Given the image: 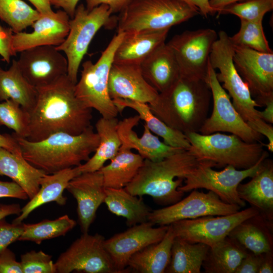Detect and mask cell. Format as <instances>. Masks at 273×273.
Masks as SVG:
<instances>
[{
	"instance_id": "6da1fadb",
	"label": "cell",
	"mask_w": 273,
	"mask_h": 273,
	"mask_svg": "<svg viewBox=\"0 0 273 273\" xmlns=\"http://www.w3.org/2000/svg\"><path fill=\"white\" fill-rule=\"evenodd\" d=\"M75 85L66 74L36 88L35 103L28 112L27 140L39 141L58 132L78 135L92 126V109L77 98Z\"/></svg>"
},
{
	"instance_id": "7a4b0ae2",
	"label": "cell",
	"mask_w": 273,
	"mask_h": 273,
	"mask_svg": "<svg viewBox=\"0 0 273 273\" xmlns=\"http://www.w3.org/2000/svg\"><path fill=\"white\" fill-rule=\"evenodd\" d=\"M211 98L207 82L180 76L148 105L152 113L166 125L186 134L199 132L208 117Z\"/></svg>"
},
{
	"instance_id": "3957f363",
	"label": "cell",
	"mask_w": 273,
	"mask_h": 273,
	"mask_svg": "<svg viewBox=\"0 0 273 273\" xmlns=\"http://www.w3.org/2000/svg\"><path fill=\"white\" fill-rule=\"evenodd\" d=\"M12 135L23 157L46 174L79 166L89 159L99 143V136L92 126L78 135L58 132L36 142Z\"/></svg>"
},
{
	"instance_id": "277c9868",
	"label": "cell",
	"mask_w": 273,
	"mask_h": 273,
	"mask_svg": "<svg viewBox=\"0 0 273 273\" xmlns=\"http://www.w3.org/2000/svg\"><path fill=\"white\" fill-rule=\"evenodd\" d=\"M201 162L188 149L159 161L144 159L134 178L124 188L135 196H150L159 204L171 205L182 199L185 193L178 188Z\"/></svg>"
},
{
	"instance_id": "5b68a950",
	"label": "cell",
	"mask_w": 273,
	"mask_h": 273,
	"mask_svg": "<svg viewBox=\"0 0 273 273\" xmlns=\"http://www.w3.org/2000/svg\"><path fill=\"white\" fill-rule=\"evenodd\" d=\"M185 134L190 144L189 151L199 160L211 161L217 166L247 169L253 166L265 151L262 142H247L233 134L190 132Z\"/></svg>"
},
{
	"instance_id": "8992f818",
	"label": "cell",
	"mask_w": 273,
	"mask_h": 273,
	"mask_svg": "<svg viewBox=\"0 0 273 273\" xmlns=\"http://www.w3.org/2000/svg\"><path fill=\"white\" fill-rule=\"evenodd\" d=\"M119 13L117 33L170 29L200 14L181 0H133Z\"/></svg>"
},
{
	"instance_id": "52a82bcc",
	"label": "cell",
	"mask_w": 273,
	"mask_h": 273,
	"mask_svg": "<svg viewBox=\"0 0 273 273\" xmlns=\"http://www.w3.org/2000/svg\"><path fill=\"white\" fill-rule=\"evenodd\" d=\"M108 6L99 5L88 10L82 4L77 6L69 21L68 34L63 42L56 47L65 55L68 62L67 75L76 84L80 65L89 44L103 27L116 26L117 18L112 16Z\"/></svg>"
},
{
	"instance_id": "ba28073f",
	"label": "cell",
	"mask_w": 273,
	"mask_h": 273,
	"mask_svg": "<svg viewBox=\"0 0 273 273\" xmlns=\"http://www.w3.org/2000/svg\"><path fill=\"white\" fill-rule=\"evenodd\" d=\"M234 47L230 36L224 31L218 34L209 55V61L212 67L219 73L216 77L222 87L226 89L236 110L253 128L262 120L256 107H261L252 97L247 84L238 73L234 63Z\"/></svg>"
},
{
	"instance_id": "9c48e42d",
	"label": "cell",
	"mask_w": 273,
	"mask_h": 273,
	"mask_svg": "<svg viewBox=\"0 0 273 273\" xmlns=\"http://www.w3.org/2000/svg\"><path fill=\"white\" fill-rule=\"evenodd\" d=\"M123 35L117 33L95 63L88 60L82 64L80 77L75 85L77 98L106 118L117 117L119 113L109 94L108 80L115 51Z\"/></svg>"
},
{
	"instance_id": "30bf717a",
	"label": "cell",
	"mask_w": 273,
	"mask_h": 273,
	"mask_svg": "<svg viewBox=\"0 0 273 273\" xmlns=\"http://www.w3.org/2000/svg\"><path fill=\"white\" fill-rule=\"evenodd\" d=\"M268 156V153L264 151L253 166L244 169L228 165L223 170L216 171L212 168L217 166L215 163L201 161L195 170L187 176L184 185L178 189L186 193L205 189L214 193L226 203L244 207L246 203L239 197L238 187L243 180L252 177L262 168Z\"/></svg>"
},
{
	"instance_id": "8fae6325",
	"label": "cell",
	"mask_w": 273,
	"mask_h": 273,
	"mask_svg": "<svg viewBox=\"0 0 273 273\" xmlns=\"http://www.w3.org/2000/svg\"><path fill=\"white\" fill-rule=\"evenodd\" d=\"M207 82L211 92L213 108L211 115L205 120L199 132L203 134L229 132L247 142H261L262 135L250 127L236 110L209 61Z\"/></svg>"
},
{
	"instance_id": "7c38bea8",
	"label": "cell",
	"mask_w": 273,
	"mask_h": 273,
	"mask_svg": "<svg viewBox=\"0 0 273 273\" xmlns=\"http://www.w3.org/2000/svg\"><path fill=\"white\" fill-rule=\"evenodd\" d=\"M217 36L210 28L186 30L166 43L177 61L180 76L207 82L209 55Z\"/></svg>"
},
{
	"instance_id": "4fadbf2b",
	"label": "cell",
	"mask_w": 273,
	"mask_h": 273,
	"mask_svg": "<svg viewBox=\"0 0 273 273\" xmlns=\"http://www.w3.org/2000/svg\"><path fill=\"white\" fill-rule=\"evenodd\" d=\"M101 234L83 233L55 262L56 272L118 273L104 246Z\"/></svg>"
},
{
	"instance_id": "5bb4252c",
	"label": "cell",
	"mask_w": 273,
	"mask_h": 273,
	"mask_svg": "<svg viewBox=\"0 0 273 273\" xmlns=\"http://www.w3.org/2000/svg\"><path fill=\"white\" fill-rule=\"evenodd\" d=\"M241 208L224 202L212 191L204 193L195 189L187 197L174 204L151 211L148 220L154 225H168L183 219L229 215Z\"/></svg>"
},
{
	"instance_id": "9a60e30c",
	"label": "cell",
	"mask_w": 273,
	"mask_h": 273,
	"mask_svg": "<svg viewBox=\"0 0 273 273\" xmlns=\"http://www.w3.org/2000/svg\"><path fill=\"white\" fill-rule=\"evenodd\" d=\"M258 213L251 206L229 215L183 219L170 225L175 237L192 243H203L210 247L227 237L240 223Z\"/></svg>"
},
{
	"instance_id": "2e32d148",
	"label": "cell",
	"mask_w": 273,
	"mask_h": 273,
	"mask_svg": "<svg viewBox=\"0 0 273 273\" xmlns=\"http://www.w3.org/2000/svg\"><path fill=\"white\" fill-rule=\"evenodd\" d=\"M235 66L261 106L273 98V53L233 45Z\"/></svg>"
},
{
	"instance_id": "e0dca14e",
	"label": "cell",
	"mask_w": 273,
	"mask_h": 273,
	"mask_svg": "<svg viewBox=\"0 0 273 273\" xmlns=\"http://www.w3.org/2000/svg\"><path fill=\"white\" fill-rule=\"evenodd\" d=\"M17 61L23 76L36 88L49 85L67 74V59L55 46L23 50Z\"/></svg>"
},
{
	"instance_id": "ac0fdd59",
	"label": "cell",
	"mask_w": 273,
	"mask_h": 273,
	"mask_svg": "<svg viewBox=\"0 0 273 273\" xmlns=\"http://www.w3.org/2000/svg\"><path fill=\"white\" fill-rule=\"evenodd\" d=\"M148 221L132 226L105 240V248L118 273L126 272L128 262L135 253L164 237L168 225L155 228Z\"/></svg>"
},
{
	"instance_id": "d6986e66",
	"label": "cell",
	"mask_w": 273,
	"mask_h": 273,
	"mask_svg": "<svg viewBox=\"0 0 273 273\" xmlns=\"http://www.w3.org/2000/svg\"><path fill=\"white\" fill-rule=\"evenodd\" d=\"M70 20L69 16L62 10L40 14L31 25V32L13 33V51L17 54L38 46H60L68 34Z\"/></svg>"
},
{
	"instance_id": "ffe728a7",
	"label": "cell",
	"mask_w": 273,
	"mask_h": 273,
	"mask_svg": "<svg viewBox=\"0 0 273 273\" xmlns=\"http://www.w3.org/2000/svg\"><path fill=\"white\" fill-rule=\"evenodd\" d=\"M77 202V212L82 233H87L97 211L106 196L103 175L100 170L81 173L72 179L66 189Z\"/></svg>"
},
{
	"instance_id": "44dd1931",
	"label": "cell",
	"mask_w": 273,
	"mask_h": 273,
	"mask_svg": "<svg viewBox=\"0 0 273 273\" xmlns=\"http://www.w3.org/2000/svg\"><path fill=\"white\" fill-rule=\"evenodd\" d=\"M108 92L112 100H130L148 104L153 103L159 95L145 79L140 65L113 63L109 76Z\"/></svg>"
},
{
	"instance_id": "7402d4cb",
	"label": "cell",
	"mask_w": 273,
	"mask_h": 273,
	"mask_svg": "<svg viewBox=\"0 0 273 273\" xmlns=\"http://www.w3.org/2000/svg\"><path fill=\"white\" fill-rule=\"evenodd\" d=\"M141 119L138 115L118 121L117 131L121 142L120 148L136 150L144 159L157 161L181 150L161 141L153 134L147 126L144 125L143 133L139 137L133 128Z\"/></svg>"
},
{
	"instance_id": "603a6c76",
	"label": "cell",
	"mask_w": 273,
	"mask_h": 273,
	"mask_svg": "<svg viewBox=\"0 0 273 273\" xmlns=\"http://www.w3.org/2000/svg\"><path fill=\"white\" fill-rule=\"evenodd\" d=\"M169 29L142 30L124 32L117 48L113 63L140 65L157 49L165 43Z\"/></svg>"
},
{
	"instance_id": "cb8c5ba5",
	"label": "cell",
	"mask_w": 273,
	"mask_h": 273,
	"mask_svg": "<svg viewBox=\"0 0 273 273\" xmlns=\"http://www.w3.org/2000/svg\"><path fill=\"white\" fill-rule=\"evenodd\" d=\"M237 189L239 197L255 208L267 220L273 222V163L265 160L262 168Z\"/></svg>"
},
{
	"instance_id": "d4e9b609",
	"label": "cell",
	"mask_w": 273,
	"mask_h": 273,
	"mask_svg": "<svg viewBox=\"0 0 273 273\" xmlns=\"http://www.w3.org/2000/svg\"><path fill=\"white\" fill-rule=\"evenodd\" d=\"M81 173L78 166L67 168L52 174H46L40 181L37 194L22 208L13 222L21 223L35 209L46 203L55 202L63 206L67 198L63 196L69 182Z\"/></svg>"
},
{
	"instance_id": "484cf974",
	"label": "cell",
	"mask_w": 273,
	"mask_h": 273,
	"mask_svg": "<svg viewBox=\"0 0 273 273\" xmlns=\"http://www.w3.org/2000/svg\"><path fill=\"white\" fill-rule=\"evenodd\" d=\"M140 67L145 79L159 93L166 90L180 77L178 64L166 43L142 62Z\"/></svg>"
},
{
	"instance_id": "4316f807",
	"label": "cell",
	"mask_w": 273,
	"mask_h": 273,
	"mask_svg": "<svg viewBox=\"0 0 273 273\" xmlns=\"http://www.w3.org/2000/svg\"><path fill=\"white\" fill-rule=\"evenodd\" d=\"M272 231L273 222L258 213L240 223L228 236L248 251L260 254L273 250Z\"/></svg>"
},
{
	"instance_id": "83f0119b",
	"label": "cell",
	"mask_w": 273,
	"mask_h": 273,
	"mask_svg": "<svg viewBox=\"0 0 273 273\" xmlns=\"http://www.w3.org/2000/svg\"><path fill=\"white\" fill-rule=\"evenodd\" d=\"M46 173L29 163L22 154L0 147V175L11 178L32 199L40 188V181Z\"/></svg>"
},
{
	"instance_id": "f1b7e54d",
	"label": "cell",
	"mask_w": 273,
	"mask_h": 273,
	"mask_svg": "<svg viewBox=\"0 0 273 273\" xmlns=\"http://www.w3.org/2000/svg\"><path fill=\"white\" fill-rule=\"evenodd\" d=\"M175 235L171 225L161 241L147 246L133 254L127 267L140 273H163L171 259V248Z\"/></svg>"
},
{
	"instance_id": "f546056e",
	"label": "cell",
	"mask_w": 273,
	"mask_h": 273,
	"mask_svg": "<svg viewBox=\"0 0 273 273\" xmlns=\"http://www.w3.org/2000/svg\"><path fill=\"white\" fill-rule=\"evenodd\" d=\"M118 121L117 117H102L97 121L95 127L99 138V145L93 155L78 166L81 173L99 170L117 154L121 146L117 131Z\"/></svg>"
},
{
	"instance_id": "4dcf8cb0",
	"label": "cell",
	"mask_w": 273,
	"mask_h": 273,
	"mask_svg": "<svg viewBox=\"0 0 273 273\" xmlns=\"http://www.w3.org/2000/svg\"><path fill=\"white\" fill-rule=\"evenodd\" d=\"M37 94V88L23 76L17 60H12L8 70L0 66V102L12 100L28 112L34 105Z\"/></svg>"
},
{
	"instance_id": "1f68e13d",
	"label": "cell",
	"mask_w": 273,
	"mask_h": 273,
	"mask_svg": "<svg viewBox=\"0 0 273 273\" xmlns=\"http://www.w3.org/2000/svg\"><path fill=\"white\" fill-rule=\"evenodd\" d=\"M119 113L126 108L134 110L149 130L161 137L166 144L174 148L188 149L190 144L186 134L166 125L151 111L148 104L130 100H113Z\"/></svg>"
},
{
	"instance_id": "d6a6232c",
	"label": "cell",
	"mask_w": 273,
	"mask_h": 273,
	"mask_svg": "<svg viewBox=\"0 0 273 273\" xmlns=\"http://www.w3.org/2000/svg\"><path fill=\"white\" fill-rule=\"evenodd\" d=\"M104 202L113 214L126 219L127 225L148 221L151 210L139 196L131 194L125 188H105Z\"/></svg>"
},
{
	"instance_id": "836d02e7",
	"label": "cell",
	"mask_w": 273,
	"mask_h": 273,
	"mask_svg": "<svg viewBox=\"0 0 273 273\" xmlns=\"http://www.w3.org/2000/svg\"><path fill=\"white\" fill-rule=\"evenodd\" d=\"M144 159L131 150L120 148L110 163L100 169L105 188H125L134 178Z\"/></svg>"
},
{
	"instance_id": "e575fe53",
	"label": "cell",
	"mask_w": 273,
	"mask_h": 273,
	"mask_svg": "<svg viewBox=\"0 0 273 273\" xmlns=\"http://www.w3.org/2000/svg\"><path fill=\"white\" fill-rule=\"evenodd\" d=\"M249 251L228 236L209 247L202 266L206 273H235Z\"/></svg>"
},
{
	"instance_id": "d590c367",
	"label": "cell",
	"mask_w": 273,
	"mask_h": 273,
	"mask_svg": "<svg viewBox=\"0 0 273 273\" xmlns=\"http://www.w3.org/2000/svg\"><path fill=\"white\" fill-rule=\"evenodd\" d=\"M209 248L204 244L192 243L175 237L165 272L200 273Z\"/></svg>"
},
{
	"instance_id": "8d00e7d4",
	"label": "cell",
	"mask_w": 273,
	"mask_h": 273,
	"mask_svg": "<svg viewBox=\"0 0 273 273\" xmlns=\"http://www.w3.org/2000/svg\"><path fill=\"white\" fill-rule=\"evenodd\" d=\"M76 225L66 214L54 220L45 219L35 223H24V231L19 241H29L40 244L42 241L65 236Z\"/></svg>"
},
{
	"instance_id": "74e56055",
	"label": "cell",
	"mask_w": 273,
	"mask_h": 273,
	"mask_svg": "<svg viewBox=\"0 0 273 273\" xmlns=\"http://www.w3.org/2000/svg\"><path fill=\"white\" fill-rule=\"evenodd\" d=\"M40 14L22 0H0V19L14 33L31 26Z\"/></svg>"
},
{
	"instance_id": "f35d334b",
	"label": "cell",
	"mask_w": 273,
	"mask_h": 273,
	"mask_svg": "<svg viewBox=\"0 0 273 273\" xmlns=\"http://www.w3.org/2000/svg\"><path fill=\"white\" fill-rule=\"evenodd\" d=\"M241 20L239 31L230 39L233 45L244 47L263 53H273L265 36L263 20Z\"/></svg>"
},
{
	"instance_id": "ab89813d",
	"label": "cell",
	"mask_w": 273,
	"mask_h": 273,
	"mask_svg": "<svg viewBox=\"0 0 273 273\" xmlns=\"http://www.w3.org/2000/svg\"><path fill=\"white\" fill-rule=\"evenodd\" d=\"M28 112L12 100L0 102V126L13 130L12 134L26 138L28 135Z\"/></svg>"
},
{
	"instance_id": "60d3db41",
	"label": "cell",
	"mask_w": 273,
	"mask_h": 273,
	"mask_svg": "<svg viewBox=\"0 0 273 273\" xmlns=\"http://www.w3.org/2000/svg\"><path fill=\"white\" fill-rule=\"evenodd\" d=\"M273 9V0H248L235 3L223 8L219 14H231L240 19L255 21L263 20L265 14Z\"/></svg>"
},
{
	"instance_id": "b9f144b4",
	"label": "cell",
	"mask_w": 273,
	"mask_h": 273,
	"mask_svg": "<svg viewBox=\"0 0 273 273\" xmlns=\"http://www.w3.org/2000/svg\"><path fill=\"white\" fill-rule=\"evenodd\" d=\"M20 262L23 273H56L52 256L41 250L22 254Z\"/></svg>"
},
{
	"instance_id": "7bdbcfd3",
	"label": "cell",
	"mask_w": 273,
	"mask_h": 273,
	"mask_svg": "<svg viewBox=\"0 0 273 273\" xmlns=\"http://www.w3.org/2000/svg\"><path fill=\"white\" fill-rule=\"evenodd\" d=\"M24 231V223H10L5 218L0 219V253L18 240Z\"/></svg>"
},
{
	"instance_id": "ee69618b",
	"label": "cell",
	"mask_w": 273,
	"mask_h": 273,
	"mask_svg": "<svg viewBox=\"0 0 273 273\" xmlns=\"http://www.w3.org/2000/svg\"><path fill=\"white\" fill-rule=\"evenodd\" d=\"M13 33L10 27H5L0 24V56L7 63H10L12 57L16 55L12 48Z\"/></svg>"
},
{
	"instance_id": "f6af8a7d",
	"label": "cell",
	"mask_w": 273,
	"mask_h": 273,
	"mask_svg": "<svg viewBox=\"0 0 273 273\" xmlns=\"http://www.w3.org/2000/svg\"><path fill=\"white\" fill-rule=\"evenodd\" d=\"M0 273H23L20 262L8 248L0 253Z\"/></svg>"
},
{
	"instance_id": "bcb514c9",
	"label": "cell",
	"mask_w": 273,
	"mask_h": 273,
	"mask_svg": "<svg viewBox=\"0 0 273 273\" xmlns=\"http://www.w3.org/2000/svg\"><path fill=\"white\" fill-rule=\"evenodd\" d=\"M13 198L26 200L28 196L24 190L14 181L0 180V198Z\"/></svg>"
},
{
	"instance_id": "7dc6e473",
	"label": "cell",
	"mask_w": 273,
	"mask_h": 273,
	"mask_svg": "<svg viewBox=\"0 0 273 273\" xmlns=\"http://www.w3.org/2000/svg\"><path fill=\"white\" fill-rule=\"evenodd\" d=\"M261 257V254H255L249 251L237 268L235 273H258Z\"/></svg>"
},
{
	"instance_id": "c3c4849f",
	"label": "cell",
	"mask_w": 273,
	"mask_h": 273,
	"mask_svg": "<svg viewBox=\"0 0 273 273\" xmlns=\"http://www.w3.org/2000/svg\"><path fill=\"white\" fill-rule=\"evenodd\" d=\"M86 8L90 10L99 5L108 6L112 14L120 13L133 0H85Z\"/></svg>"
},
{
	"instance_id": "681fc988",
	"label": "cell",
	"mask_w": 273,
	"mask_h": 273,
	"mask_svg": "<svg viewBox=\"0 0 273 273\" xmlns=\"http://www.w3.org/2000/svg\"><path fill=\"white\" fill-rule=\"evenodd\" d=\"M79 0H49L52 6L60 8L70 17L74 16L77 4Z\"/></svg>"
},
{
	"instance_id": "f907efd6",
	"label": "cell",
	"mask_w": 273,
	"mask_h": 273,
	"mask_svg": "<svg viewBox=\"0 0 273 273\" xmlns=\"http://www.w3.org/2000/svg\"><path fill=\"white\" fill-rule=\"evenodd\" d=\"M0 147L17 154H22L20 148L14 138L9 134L0 133Z\"/></svg>"
},
{
	"instance_id": "816d5d0a",
	"label": "cell",
	"mask_w": 273,
	"mask_h": 273,
	"mask_svg": "<svg viewBox=\"0 0 273 273\" xmlns=\"http://www.w3.org/2000/svg\"><path fill=\"white\" fill-rule=\"evenodd\" d=\"M187 4L197 8L200 13L205 17L208 15L214 14L215 10L209 4V0H181Z\"/></svg>"
},
{
	"instance_id": "f5cc1de1",
	"label": "cell",
	"mask_w": 273,
	"mask_h": 273,
	"mask_svg": "<svg viewBox=\"0 0 273 273\" xmlns=\"http://www.w3.org/2000/svg\"><path fill=\"white\" fill-rule=\"evenodd\" d=\"M261 261L258 273L273 272V251L261 254Z\"/></svg>"
},
{
	"instance_id": "db71d44e",
	"label": "cell",
	"mask_w": 273,
	"mask_h": 273,
	"mask_svg": "<svg viewBox=\"0 0 273 273\" xmlns=\"http://www.w3.org/2000/svg\"><path fill=\"white\" fill-rule=\"evenodd\" d=\"M265 109L259 112L260 117L265 122L272 124L273 123V98L266 100L263 104Z\"/></svg>"
},
{
	"instance_id": "11a10c76",
	"label": "cell",
	"mask_w": 273,
	"mask_h": 273,
	"mask_svg": "<svg viewBox=\"0 0 273 273\" xmlns=\"http://www.w3.org/2000/svg\"><path fill=\"white\" fill-rule=\"evenodd\" d=\"M21 208L18 204H0V219L13 214L19 215Z\"/></svg>"
},
{
	"instance_id": "9f6ffc18",
	"label": "cell",
	"mask_w": 273,
	"mask_h": 273,
	"mask_svg": "<svg viewBox=\"0 0 273 273\" xmlns=\"http://www.w3.org/2000/svg\"><path fill=\"white\" fill-rule=\"evenodd\" d=\"M35 8V9L41 14H48L53 12L52 5L49 0H27Z\"/></svg>"
},
{
	"instance_id": "6f0895ef",
	"label": "cell",
	"mask_w": 273,
	"mask_h": 273,
	"mask_svg": "<svg viewBox=\"0 0 273 273\" xmlns=\"http://www.w3.org/2000/svg\"><path fill=\"white\" fill-rule=\"evenodd\" d=\"M241 1L243 0H209V4L215 10V12L219 14L221 10L226 6Z\"/></svg>"
}]
</instances>
